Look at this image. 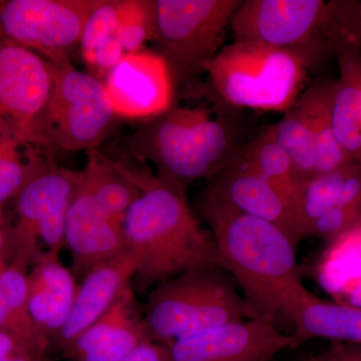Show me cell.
I'll list each match as a JSON object with an SVG mask.
<instances>
[{
    "instance_id": "cell-30",
    "label": "cell",
    "mask_w": 361,
    "mask_h": 361,
    "mask_svg": "<svg viewBox=\"0 0 361 361\" xmlns=\"http://www.w3.org/2000/svg\"><path fill=\"white\" fill-rule=\"evenodd\" d=\"M156 0H118V39L126 54L155 40Z\"/></svg>"
},
{
    "instance_id": "cell-19",
    "label": "cell",
    "mask_w": 361,
    "mask_h": 361,
    "mask_svg": "<svg viewBox=\"0 0 361 361\" xmlns=\"http://www.w3.org/2000/svg\"><path fill=\"white\" fill-rule=\"evenodd\" d=\"M284 319L295 326L294 348L314 338L361 343L360 307L323 300L307 288L289 303Z\"/></svg>"
},
{
    "instance_id": "cell-22",
    "label": "cell",
    "mask_w": 361,
    "mask_h": 361,
    "mask_svg": "<svg viewBox=\"0 0 361 361\" xmlns=\"http://www.w3.org/2000/svg\"><path fill=\"white\" fill-rule=\"evenodd\" d=\"M78 47L101 80L127 56L118 39V0H99L85 21Z\"/></svg>"
},
{
    "instance_id": "cell-6",
    "label": "cell",
    "mask_w": 361,
    "mask_h": 361,
    "mask_svg": "<svg viewBox=\"0 0 361 361\" xmlns=\"http://www.w3.org/2000/svg\"><path fill=\"white\" fill-rule=\"evenodd\" d=\"M51 92L40 123V148L97 149L120 118L103 80L78 70L70 61L51 63Z\"/></svg>"
},
{
    "instance_id": "cell-14",
    "label": "cell",
    "mask_w": 361,
    "mask_h": 361,
    "mask_svg": "<svg viewBox=\"0 0 361 361\" xmlns=\"http://www.w3.org/2000/svg\"><path fill=\"white\" fill-rule=\"evenodd\" d=\"M65 246L73 258L71 272L82 277L126 251L123 225L104 212L80 178L66 213Z\"/></svg>"
},
{
    "instance_id": "cell-16",
    "label": "cell",
    "mask_w": 361,
    "mask_h": 361,
    "mask_svg": "<svg viewBox=\"0 0 361 361\" xmlns=\"http://www.w3.org/2000/svg\"><path fill=\"white\" fill-rule=\"evenodd\" d=\"M145 339L142 316L130 285L101 318L61 351L73 361H120Z\"/></svg>"
},
{
    "instance_id": "cell-7",
    "label": "cell",
    "mask_w": 361,
    "mask_h": 361,
    "mask_svg": "<svg viewBox=\"0 0 361 361\" xmlns=\"http://www.w3.org/2000/svg\"><path fill=\"white\" fill-rule=\"evenodd\" d=\"M80 171L61 168L51 157L13 197L16 221L6 230L9 265L26 271L45 252L61 253L65 246L66 213L80 182Z\"/></svg>"
},
{
    "instance_id": "cell-29",
    "label": "cell",
    "mask_w": 361,
    "mask_h": 361,
    "mask_svg": "<svg viewBox=\"0 0 361 361\" xmlns=\"http://www.w3.org/2000/svg\"><path fill=\"white\" fill-rule=\"evenodd\" d=\"M360 1L334 0L326 4L322 32L323 42L330 54L360 51Z\"/></svg>"
},
{
    "instance_id": "cell-20",
    "label": "cell",
    "mask_w": 361,
    "mask_h": 361,
    "mask_svg": "<svg viewBox=\"0 0 361 361\" xmlns=\"http://www.w3.org/2000/svg\"><path fill=\"white\" fill-rule=\"evenodd\" d=\"M339 78L329 92L332 130L339 146L353 163L361 161V59L360 51L336 54Z\"/></svg>"
},
{
    "instance_id": "cell-36",
    "label": "cell",
    "mask_w": 361,
    "mask_h": 361,
    "mask_svg": "<svg viewBox=\"0 0 361 361\" xmlns=\"http://www.w3.org/2000/svg\"><path fill=\"white\" fill-rule=\"evenodd\" d=\"M268 361H274V358H273V360H268Z\"/></svg>"
},
{
    "instance_id": "cell-4",
    "label": "cell",
    "mask_w": 361,
    "mask_h": 361,
    "mask_svg": "<svg viewBox=\"0 0 361 361\" xmlns=\"http://www.w3.org/2000/svg\"><path fill=\"white\" fill-rule=\"evenodd\" d=\"M248 319L231 275L220 266L191 268L152 289L142 316L145 337L169 345L227 323Z\"/></svg>"
},
{
    "instance_id": "cell-24",
    "label": "cell",
    "mask_w": 361,
    "mask_h": 361,
    "mask_svg": "<svg viewBox=\"0 0 361 361\" xmlns=\"http://www.w3.org/2000/svg\"><path fill=\"white\" fill-rule=\"evenodd\" d=\"M0 332L23 345L49 348L28 310L26 271L11 265L0 274Z\"/></svg>"
},
{
    "instance_id": "cell-32",
    "label": "cell",
    "mask_w": 361,
    "mask_h": 361,
    "mask_svg": "<svg viewBox=\"0 0 361 361\" xmlns=\"http://www.w3.org/2000/svg\"><path fill=\"white\" fill-rule=\"evenodd\" d=\"M120 361H170L167 346L145 339Z\"/></svg>"
},
{
    "instance_id": "cell-33",
    "label": "cell",
    "mask_w": 361,
    "mask_h": 361,
    "mask_svg": "<svg viewBox=\"0 0 361 361\" xmlns=\"http://www.w3.org/2000/svg\"><path fill=\"white\" fill-rule=\"evenodd\" d=\"M47 346H23L16 349L6 361H45Z\"/></svg>"
},
{
    "instance_id": "cell-10",
    "label": "cell",
    "mask_w": 361,
    "mask_h": 361,
    "mask_svg": "<svg viewBox=\"0 0 361 361\" xmlns=\"http://www.w3.org/2000/svg\"><path fill=\"white\" fill-rule=\"evenodd\" d=\"M99 0L0 1V35L51 63L70 61Z\"/></svg>"
},
{
    "instance_id": "cell-11",
    "label": "cell",
    "mask_w": 361,
    "mask_h": 361,
    "mask_svg": "<svg viewBox=\"0 0 361 361\" xmlns=\"http://www.w3.org/2000/svg\"><path fill=\"white\" fill-rule=\"evenodd\" d=\"M51 82V61L0 35V140L40 148Z\"/></svg>"
},
{
    "instance_id": "cell-9",
    "label": "cell",
    "mask_w": 361,
    "mask_h": 361,
    "mask_svg": "<svg viewBox=\"0 0 361 361\" xmlns=\"http://www.w3.org/2000/svg\"><path fill=\"white\" fill-rule=\"evenodd\" d=\"M325 6L323 0H240L230 28L234 42L290 51L310 68L329 54L320 32Z\"/></svg>"
},
{
    "instance_id": "cell-34",
    "label": "cell",
    "mask_w": 361,
    "mask_h": 361,
    "mask_svg": "<svg viewBox=\"0 0 361 361\" xmlns=\"http://www.w3.org/2000/svg\"><path fill=\"white\" fill-rule=\"evenodd\" d=\"M23 346L28 345H23V344H20L14 341L13 337L7 336L4 332H0V361H6L16 349L23 348Z\"/></svg>"
},
{
    "instance_id": "cell-35",
    "label": "cell",
    "mask_w": 361,
    "mask_h": 361,
    "mask_svg": "<svg viewBox=\"0 0 361 361\" xmlns=\"http://www.w3.org/2000/svg\"><path fill=\"white\" fill-rule=\"evenodd\" d=\"M8 258L6 230L2 228V224H0V274L8 268Z\"/></svg>"
},
{
    "instance_id": "cell-1",
    "label": "cell",
    "mask_w": 361,
    "mask_h": 361,
    "mask_svg": "<svg viewBox=\"0 0 361 361\" xmlns=\"http://www.w3.org/2000/svg\"><path fill=\"white\" fill-rule=\"evenodd\" d=\"M116 161L140 190L123 222L126 250L135 264V289L146 292L198 266H220L212 235L188 204L187 189L146 167Z\"/></svg>"
},
{
    "instance_id": "cell-15",
    "label": "cell",
    "mask_w": 361,
    "mask_h": 361,
    "mask_svg": "<svg viewBox=\"0 0 361 361\" xmlns=\"http://www.w3.org/2000/svg\"><path fill=\"white\" fill-rule=\"evenodd\" d=\"M204 195L283 230L298 246V229L290 207L265 178L241 156L209 180Z\"/></svg>"
},
{
    "instance_id": "cell-12",
    "label": "cell",
    "mask_w": 361,
    "mask_h": 361,
    "mask_svg": "<svg viewBox=\"0 0 361 361\" xmlns=\"http://www.w3.org/2000/svg\"><path fill=\"white\" fill-rule=\"evenodd\" d=\"M170 361H268L294 348L292 336L263 319L227 323L167 345Z\"/></svg>"
},
{
    "instance_id": "cell-28",
    "label": "cell",
    "mask_w": 361,
    "mask_h": 361,
    "mask_svg": "<svg viewBox=\"0 0 361 361\" xmlns=\"http://www.w3.org/2000/svg\"><path fill=\"white\" fill-rule=\"evenodd\" d=\"M47 158L39 147L0 140V212Z\"/></svg>"
},
{
    "instance_id": "cell-27",
    "label": "cell",
    "mask_w": 361,
    "mask_h": 361,
    "mask_svg": "<svg viewBox=\"0 0 361 361\" xmlns=\"http://www.w3.org/2000/svg\"><path fill=\"white\" fill-rule=\"evenodd\" d=\"M275 141L290 158L297 179L305 180L316 173L312 135L300 106L296 103L279 122L268 128Z\"/></svg>"
},
{
    "instance_id": "cell-26",
    "label": "cell",
    "mask_w": 361,
    "mask_h": 361,
    "mask_svg": "<svg viewBox=\"0 0 361 361\" xmlns=\"http://www.w3.org/2000/svg\"><path fill=\"white\" fill-rule=\"evenodd\" d=\"M353 164L355 163L301 180L293 204V215L300 240L310 236L316 221L338 204L342 187Z\"/></svg>"
},
{
    "instance_id": "cell-8",
    "label": "cell",
    "mask_w": 361,
    "mask_h": 361,
    "mask_svg": "<svg viewBox=\"0 0 361 361\" xmlns=\"http://www.w3.org/2000/svg\"><path fill=\"white\" fill-rule=\"evenodd\" d=\"M240 0H156L155 42L178 82L205 73ZM185 84V85H186Z\"/></svg>"
},
{
    "instance_id": "cell-25",
    "label": "cell",
    "mask_w": 361,
    "mask_h": 361,
    "mask_svg": "<svg viewBox=\"0 0 361 361\" xmlns=\"http://www.w3.org/2000/svg\"><path fill=\"white\" fill-rule=\"evenodd\" d=\"M241 156L283 197L293 213L301 180L297 179L290 158L271 135L269 129L247 142Z\"/></svg>"
},
{
    "instance_id": "cell-17",
    "label": "cell",
    "mask_w": 361,
    "mask_h": 361,
    "mask_svg": "<svg viewBox=\"0 0 361 361\" xmlns=\"http://www.w3.org/2000/svg\"><path fill=\"white\" fill-rule=\"evenodd\" d=\"M135 272L134 259L126 250L87 273L78 286L68 319L49 344L52 341L63 350L101 318L122 292L132 285Z\"/></svg>"
},
{
    "instance_id": "cell-5",
    "label": "cell",
    "mask_w": 361,
    "mask_h": 361,
    "mask_svg": "<svg viewBox=\"0 0 361 361\" xmlns=\"http://www.w3.org/2000/svg\"><path fill=\"white\" fill-rule=\"evenodd\" d=\"M306 70L290 51L234 42L221 49L205 73L214 92L232 109L285 113L300 97Z\"/></svg>"
},
{
    "instance_id": "cell-18",
    "label": "cell",
    "mask_w": 361,
    "mask_h": 361,
    "mask_svg": "<svg viewBox=\"0 0 361 361\" xmlns=\"http://www.w3.org/2000/svg\"><path fill=\"white\" fill-rule=\"evenodd\" d=\"M78 286L58 254L44 252L27 274V305L35 326L51 341L63 329Z\"/></svg>"
},
{
    "instance_id": "cell-3",
    "label": "cell",
    "mask_w": 361,
    "mask_h": 361,
    "mask_svg": "<svg viewBox=\"0 0 361 361\" xmlns=\"http://www.w3.org/2000/svg\"><path fill=\"white\" fill-rule=\"evenodd\" d=\"M190 104L171 108L144 123L126 142V153L152 161L158 175L187 189L211 180L232 163L246 144L227 106L210 85L186 84Z\"/></svg>"
},
{
    "instance_id": "cell-31",
    "label": "cell",
    "mask_w": 361,
    "mask_h": 361,
    "mask_svg": "<svg viewBox=\"0 0 361 361\" xmlns=\"http://www.w3.org/2000/svg\"><path fill=\"white\" fill-rule=\"evenodd\" d=\"M303 361H361L360 344L334 342L327 350L310 356Z\"/></svg>"
},
{
    "instance_id": "cell-13",
    "label": "cell",
    "mask_w": 361,
    "mask_h": 361,
    "mask_svg": "<svg viewBox=\"0 0 361 361\" xmlns=\"http://www.w3.org/2000/svg\"><path fill=\"white\" fill-rule=\"evenodd\" d=\"M118 118L148 121L169 110L176 82L167 61L155 51L127 54L103 80Z\"/></svg>"
},
{
    "instance_id": "cell-23",
    "label": "cell",
    "mask_w": 361,
    "mask_h": 361,
    "mask_svg": "<svg viewBox=\"0 0 361 361\" xmlns=\"http://www.w3.org/2000/svg\"><path fill=\"white\" fill-rule=\"evenodd\" d=\"M331 84L316 82L297 99L312 135L317 175L334 172L353 163L339 146L332 130L329 115Z\"/></svg>"
},
{
    "instance_id": "cell-2",
    "label": "cell",
    "mask_w": 361,
    "mask_h": 361,
    "mask_svg": "<svg viewBox=\"0 0 361 361\" xmlns=\"http://www.w3.org/2000/svg\"><path fill=\"white\" fill-rule=\"evenodd\" d=\"M198 212L210 228L221 267L242 292L248 319H284L287 306L306 289L298 246L276 225L206 195Z\"/></svg>"
},
{
    "instance_id": "cell-21",
    "label": "cell",
    "mask_w": 361,
    "mask_h": 361,
    "mask_svg": "<svg viewBox=\"0 0 361 361\" xmlns=\"http://www.w3.org/2000/svg\"><path fill=\"white\" fill-rule=\"evenodd\" d=\"M80 183L104 212L121 225L130 205L140 196V190L123 172L118 161L106 158L97 149L87 152V165L80 170Z\"/></svg>"
}]
</instances>
